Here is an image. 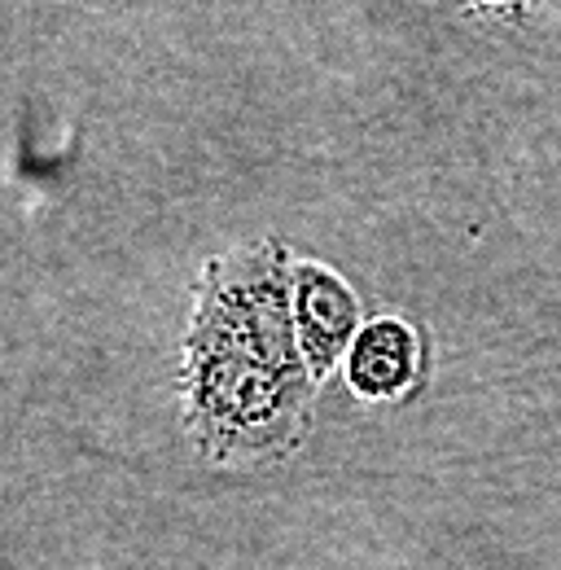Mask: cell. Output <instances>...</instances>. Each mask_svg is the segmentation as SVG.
Here are the masks:
<instances>
[{
	"mask_svg": "<svg viewBox=\"0 0 561 570\" xmlns=\"http://www.w3.org/2000/svg\"><path fill=\"white\" fill-rule=\"evenodd\" d=\"M289 264L280 237L233 246L203 264L176 364L189 448L215 470H277L312 434L316 382L289 321Z\"/></svg>",
	"mask_w": 561,
	"mask_h": 570,
	"instance_id": "obj_1",
	"label": "cell"
},
{
	"mask_svg": "<svg viewBox=\"0 0 561 570\" xmlns=\"http://www.w3.org/2000/svg\"><path fill=\"white\" fill-rule=\"evenodd\" d=\"M289 321L303 364L316 386H325L338 373V360L347 352L351 334L364 321V298L360 289L325 259H303L294 255L289 264Z\"/></svg>",
	"mask_w": 561,
	"mask_h": 570,
	"instance_id": "obj_2",
	"label": "cell"
},
{
	"mask_svg": "<svg viewBox=\"0 0 561 570\" xmlns=\"http://www.w3.org/2000/svg\"><path fill=\"white\" fill-rule=\"evenodd\" d=\"M425 373V338L413 321L382 312L360 321L347 352L338 360V377L364 404H400L421 386Z\"/></svg>",
	"mask_w": 561,
	"mask_h": 570,
	"instance_id": "obj_3",
	"label": "cell"
},
{
	"mask_svg": "<svg viewBox=\"0 0 561 570\" xmlns=\"http://www.w3.org/2000/svg\"><path fill=\"white\" fill-rule=\"evenodd\" d=\"M452 4H465V9H474V13L500 18V22H518V18H526L540 0H452Z\"/></svg>",
	"mask_w": 561,
	"mask_h": 570,
	"instance_id": "obj_4",
	"label": "cell"
}]
</instances>
